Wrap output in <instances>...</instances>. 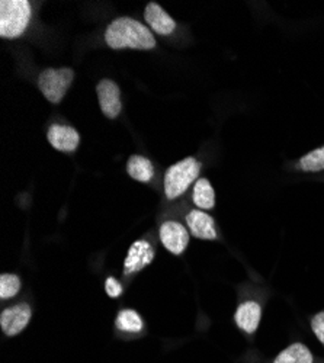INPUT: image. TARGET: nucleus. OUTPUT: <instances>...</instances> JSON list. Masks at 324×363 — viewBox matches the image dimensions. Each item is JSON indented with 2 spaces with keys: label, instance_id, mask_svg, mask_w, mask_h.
I'll return each mask as SVG.
<instances>
[{
  "label": "nucleus",
  "instance_id": "14",
  "mask_svg": "<svg viewBox=\"0 0 324 363\" xmlns=\"http://www.w3.org/2000/svg\"><path fill=\"white\" fill-rule=\"evenodd\" d=\"M192 199L195 205L201 209H213L216 205V192L210 184V180L207 177L198 179L195 182V186L192 191Z\"/></svg>",
  "mask_w": 324,
  "mask_h": 363
},
{
  "label": "nucleus",
  "instance_id": "15",
  "mask_svg": "<svg viewBox=\"0 0 324 363\" xmlns=\"http://www.w3.org/2000/svg\"><path fill=\"white\" fill-rule=\"evenodd\" d=\"M314 357L310 349L303 343H294L284 349L274 363H313Z\"/></svg>",
  "mask_w": 324,
  "mask_h": 363
},
{
  "label": "nucleus",
  "instance_id": "13",
  "mask_svg": "<svg viewBox=\"0 0 324 363\" xmlns=\"http://www.w3.org/2000/svg\"><path fill=\"white\" fill-rule=\"evenodd\" d=\"M127 172L134 180L143 182V184L150 182L155 176L153 163L147 157L140 156V155H134L130 157V160L127 163Z\"/></svg>",
  "mask_w": 324,
  "mask_h": 363
},
{
  "label": "nucleus",
  "instance_id": "9",
  "mask_svg": "<svg viewBox=\"0 0 324 363\" xmlns=\"http://www.w3.org/2000/svg\"><path fill=\"white\" fill-rule=\"evenodd\" d=\"M47 137L52 148L63 151V153H74L80 144L79 133L70 125L52 124L48 128Z\"/></svg>",
  "mask_w": 324,
  "mask_h": 363
},
{
  "label": "nucleus",
  "instance_id": "12",
  "mask_svg": "<svg viewBox=\"0 0 324 363\" xmlns=\"http://www.w3.org/2000/svg\"><path fill=\"white\" fill-rule=\"evenodd\" d=\"M262 318V307L255 301H245L243 304L238 307V311L234 314V320L238 327L247 335H253L257 330Z\"/></svg>",
  "mask_w": 324,
  "mask_h": 363
},
{
  "label": "nucleus",
  "instance_id": "20",
  "mask_svg": "<svg viewBox=\"0 0 324 363\" xmlns=\"http://www.w3.org/2000/svg\"><path fill=\"white\" fill-rule=\"evenodd\" d=\"M105 291H106V294H108L111 298H118V296H120V295L123 294L124 288H123V285H121L120 281L115 279L113 277H109V278L105 281Z\"/></svg>",
  "mask_w": 324,
  "mask_h": 363
},
{
  "label": "nucleus",
  "instance_id": "6",
  "mask_svg": "<svg viewBox=\"0 0 324 363\" xmlns=\"http://www.w3.org/2000/svg\"><path fill=\"white\" fill-rule=\"evenodd\" d=\"M96 94H98L101 111L106 118L115 119L120 116V113L123 111L121 90L115 82H112L109 79L101 80L96 86Z\"/></svg>",
  "mask_w": 324,
  "mask_h": 363
},
{
  "label": "nucleus",
  "instance_id": "17",
  "mask_svg": "<svg viewBox=\"0 0 324 363\" xmlns=\"http://www.w3.org/2000/svg\"><path fill=\"white\" fill-rule=\"evenodd\" d=\"M298 167L303 172H321L324 170V145L320 148H315L310 153H307L301 160Z\"/></svg>",
  "mask_w": 324,
  "mask_h": 363
},
{
  "label": "nucleus",
  "instance_id": "7",
  "mask_svg": "<svg viewBox=\"0 0 324 363\" xmlns=\"http://www.w3.org/2000/svg\"><path fill=\"white\" fill-rule=\"evenodd\" d=\"M33 317V310L28 304H16L9 307L0 314V327L6 336H18L29 324Z\"/></svg>",
  "mask_w": 324,
  "mask_h": 363
},
{
  "label": "nucleus",
  "instance_id": "10",
  "mask_svg": "<svg viewBox=\"0 0 324 363\" xmlns=\"http://www.w3.org/2000/svg\"><path fill=\"white\" fill-rule=\"evenodd\" d=\"M186 224L192 235L201 240H217L218 233L214 218L205 211L194 209L186 216Z\"/></svg>",
  "mask_w": 324,
  "mask_h": 363
},
{
  "label": "nucleus",
  "instance_id": "11",
  "mask_svg": "<svg viewBox=\"0 0 324 363\" xmlns=\"http://www.w3.org/2000/svg\"><path fill=\"white\" fill-rule=\"evenodd\" d=\"M144 19H145L147 25L150 26L152 31H155V33H157L159 35H163V37H167V35L173 34L174 29H176V22L156 2H150L149 5L145 6Z\"/></svg>",
  "mask_w": 324,
  "mask_h": 363
},
{
  "label": "nucleus",
  "instance_id": "19",
  "mask_svg": "<svg viewBox=\"0 0 324 363\" xmlns=\"http://www.w3.org/2000/svg\"><path fill=\"white\" fill-rule=\"evenodd\" d=\"M311 328L314 331L315 337L324 345V311L315 314L311 318Z\"/></svg>",
  "mask_w": 324,
  "mask_h": 363
},
{
  "label": "nucleus",
  "instance_id": "2",
  "mask_svg": "<svg viewBox=\"0 0 324 363\" xmlns=\"http://www.w3.org/2000/svg\"><path fill=\"white\" fill-rule=\"evenodd\" d=\"M31 5L26 0H2L0 2V37L18 38L31 22Z\"/></svg>",
  "mask_w": 324,
  "mask_h": 363
},
{
  "label": "nucleus",
  "instance_id": "5",
  "mask_svg": "<svg viewBox=\"0 0 324 363\" xmlns=\"http://www.w3.org/2000/svg\"><path fill=\"white\" fill-rule=\"evenodd\" d=\"M160 241L172 255H182L189 243V233L185 225L178 221H164L159 230Z\"/></svg>",
  "mask_w": 324,
  "mask_h": 363
},
{
  "label": "nucleus",
  "instance_id": "4",
  "mask_svg": "<svg viewBox=\"0 0 324 363\" xmlns=\"http://www.w3.org/2000/svg\"><path fill=\"white\" fill-rule=\"evenodd\" d=\"M74 79V72L69 67L45 69L38 77V87L48 102L57 105L63 101Z\"/></svg>",
  "mask_w": 324,
  "mask_h": 363
},
{
  "label": "nucleus",
  "instance_id": "18",
  "mask_svg": "<svg viewBox=\"0 0 324 363\" xmlns=\"http://www.w3.org/2000/svg\"><path fill=\"white\" fill-rule=\"evenodd\" d=\"M21 288H22V284L19 277L13 274H4L0 277V298L2 299L13 298L15 295H18Z\"/></svg>",
  "mask_w": 324,
  "mask_h": 363
},
{
  "label": "nucleus",
  "instance_id": "16",
  "mask_svg": "<svg viewBox=\"0 0 324 363\" xmlns=\"http://www.w3.org/2000/svg\"><path fill=\"white\" fill-rule=\"evenodd\" d=\"M115 325L118 330L125 333H140L144 327L143 318L134 310H121L116 315Z\"/></svg>",
  "mask_w": 324,
  "mask_h": 363
},
{
  "label": "nucleus",
  "instance_id": "3",
  "mask_svg": "<svg viewBox=\"0 0 324 363\" xmlns=\"http://www.w3.org/2000/svg\"><path fill=\"white\" fill-rule=\"evenodd\" d=\"M201 163L195 157H186L174 163L166 170L164 174V195L167 199H178L198 179Z\"/></svg>",
  "mask_w": 324,
  "mask_h": 363
},
{
  "label": "nucleus",
  "instance_id": "8",
  "mask_svg": "<svg viewBox=\"0 0 324 363\" xmlns=\"http://www.w3.org/2000/svg\"><path fill=\"white\" fill-rule=\"evenodd\" d=\"M155 259V247L147 240H137L128 250L124 260V275H133L152 264Z\"/></svg>",
  "mask_w": 324,
  "mask_h": 363
},
{
  "label": "nucleus",
  "instance_id": "1",
  "mask_svg": "<svg viewBox=\"0 0 324 363\" xmlns=\"http://www.w3.org/2000/svg\"><path fill=\"white\" fill-rule=\"evenodd\" d=\"M105 41L112 50H153L156 47V38L150 28L127 16L118 18L109 23Z\"/></svg>",
  "mask_w": 324,
  "mask_h": 363
}]
</instances>
